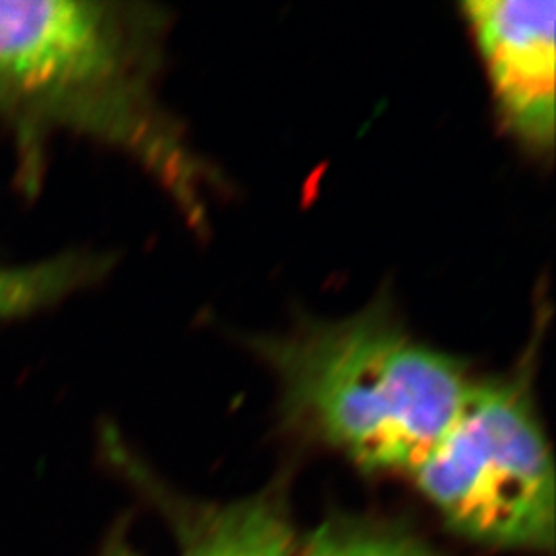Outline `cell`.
<instances>
[{
	"label": "cell",
	"mask_w": 556,
	"mask_h": 556,
	"mask_svg": "<svg viewBox=\"0 0 556 556\" xmlns=\"http://www.w3.org/2000/svg\"><path fill=\"white\" fill-rule=\"evenodd\" d=\"M165 29L167 17L142 2L0 0V128L27 192L46 144L68 132L137 161L204 225L219 181L157 98Z\"/></svg>",
	"instance_id": "obj_1"
},
{
	"label": "cell",
	"mask_w": 556,
	"mask_h": 556,
	"mask_svg": "<svg viewBox=\"0 0 556 556\" xmlns=\"http://www.w3.org/2000/svg\"><path fill=\"white\" fill-rule=\"evenodd\" d=\"M252 349L277 379L287 420L376 475L408 477L475 383L381 301L349 318L254 338Z\"/></svg>",
	"instance_id": "obj_2"
},
{
	"label": "cell",
	"mask_w": 556,
	"mask_h": 556,
	"mask_svg": "<svg viewBox=\"0 0 556 556\" xmlns=\"http://www.w3.org/2000/svg\"><path fill=\"white\" fill-rule=\"evenodd\" d=\"M408 477L457 536L498 551H555V462L528 365L475 381Z\"/></svg>",
	"instance_id": "obj_3"
},
{
	"label": "cell",
	"mask_w": 556,
	"mask_h": 556,
	"mask_svg": "<svg viewBox=\"0 0 556 556\" xmlns=\"http://www.w3.org/2000/svg\"><path fill=\"white\" fill-rule=\"evenodd\" d=\"M462 15L477 43L498 116L528 151L555 149L553 0H470Z\"/></svg>",
	"instance_id": "obj_4"
},
{
	"label": "cell",
	"mask_w": 556,
	"mask_h": 556,
	"mask_svg": "<svg viewBox=\"0 0 556 556\" xmlns=\"http://www.w3.org/2000/svg\"><path fill=\"white\" fill-rule=\"evenodd\" d=\"M110 457L155 501L178 540L181 556H299L298 536L277 489L231 503L179 497L149 475L119 441L108 439Z\"/></svg>",
	"instance_id": "obj_5"
},
{
	"label": "cell",
	"mask_w": 556,
	"mask_h": 556,
	"mask_svg": "<svg viewBox=\"0 0 556 556\" xmlns=\"http://www.w3.org/2000/svg\"><path fill=\"white\" fill-rule=\"evenodd\" d=\"M110 258L93 252H64L21 266H0V321L27 318L59 305L98 282Z\"/></svg>",
	"instance_id": "obj_6"
},
{
	"label": "cell",
	"mask_w": 556,
	"mask_h": 556,
	"mask_svg": "<svg viewBox=\"0 0 556 556\" xmlns=\"http://www.w3.org/2000/svg\"><path fill=\"white\" fill-rule=\"evenodd\" d=\"M299 556H443L402 528L332 517L299 544Z\"/></svg>",
	"instance_id": "obj_7"
},
{
	"label": "cell",
	"mask_w": 556,
	"mask_h": 556,
	"mask_svg": "<svg viewBox=\"0 0 556 556\" xmlns=\"http://www.w3.org/2000/svg\"><path fill=\"white\" fill-rule=\"evenodd\" d=\"M100 556H140L135 548H132V544H130V540L126 536V530L124 528H118L110 540L105 542V546H103V551H101Z\"/></svg>",
	"instance_id": "obj_8"
}]
</instances>
